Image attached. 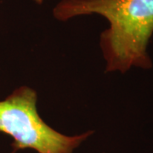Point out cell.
<instances>
[{
	"label": "cell",
	"mask_w": 153,
	"mask_h": 153,
	"mask_svg": "<svg viewBox=\"0 0 153 153\" xmlns=\"http://www.w3.org/2000/svg\"><path fill=\"white\" fill-rule=\"evenodd\" d=\"M37 4H42L43 3H44V0H34Z\"/></svg>",
	"instance_id": "3957f363"
},
{
	"label": "cell",
	"mask_w": 153,
	"mask_h": 153,
	"mask_svg": "<svg viewBox=\"0 0 153 153\" xmlns=\"http://www.w3.org/2000/svg\"><path fill=\"white\" fill-rule=\"evenodd\" d=\"M93 14L109 22L100 41L105 72L152 67L147 47L153 34V0H61L53 10L60 22Z\"/></svg>",
	"instance_id": "6da1fadb"
},
{
	"label": "cell",
	"mask_w": 153,
	"mask_h": 153,
	"mask_svg": "<svg viewBox=\"0 0 153 153\" xmlns=\"http://www.w3.org/2000/svg\"><path fill=\"white\" fill-rule=\"evenodd\" d=\"M37 100L34 89L23 86L0 101V132L13 138V153L24 149L38 153H73L93 133L68 136L56 131L40 117Z\"/></svg>",
	"instance_id": "7a4b0ae2"
}]
</instances>
